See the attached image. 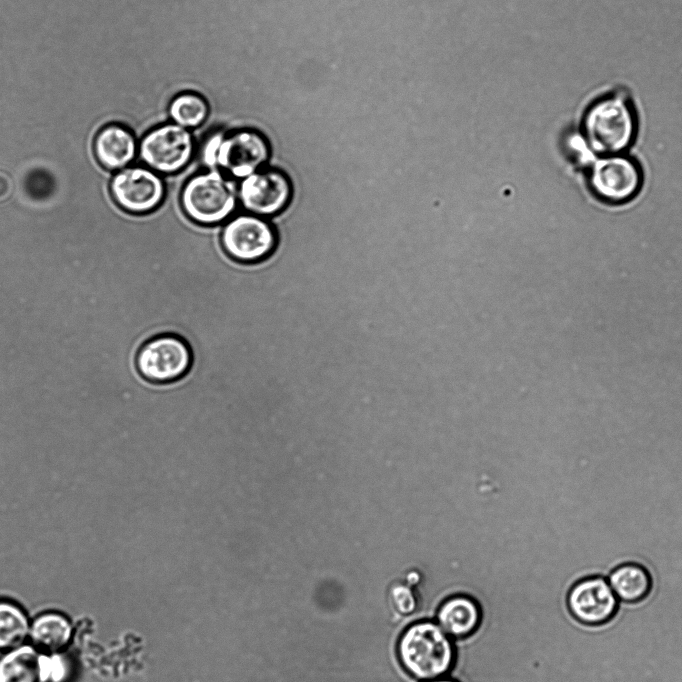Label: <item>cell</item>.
Returning <instances> with one entry per match:
<instances>
[{
    "instance_id": "2",
    "label": "cell",
    "mask_w": 682,
    "mask_h": 682,
    "mask_svg": "<svg viewBox=\"0 0 682 682\" xmlns=\"http://www.w3.org/2000/svg\"><path fill=\"white\" fill-rule=\"evenodd\" d=\"M180 206L192 222L218 226L237 210L238 181L219 169H204L188 176L180 190Z\"/></svg>"
},
{
    "instance_id": "9",
    "label": "cell",
    "mask_w": 682,
    "mask_h": 682,
    "mask_svg": "<svg viewBox=\"0 0 682 682\" xmlns=\"http://www.w3.org/2000/svg\"><path fill=\"white\" fill-rule=\"evenodd\" d=\"M293 195L289 176L268 165L238 181L239 206L246 213L272 219L290 204Z\"/></svg>"
},
{
    "instance_id": "6",
    "label": "cell",
    "mask_w": 682,
    "mask_h": 682,
    "mask_svg": "<svg viewBox=\"0 0 682 682\" xmlns=\"http://www.w3.org/2000/svg\"><path fill=\"white\" fill-rule=\"evenodd\" d=\"M195 151L191 130L171 121L152 128L138 144L140 162L162 176L184 171L190 166Z\"/></svg>"
},
{
    "instance_id": "4",
    "label": "cell",
    "mask_w": 682,
    "mask_h": 682,
    "mask_svg": "<svg viewBox=\"0 0 682 682\" xmlns=\"http://www.w3.org/2000/svg\"><path fill=\"white\" fill-rule=\"evenodd\" d=\"M636 119L630 104L620 96L593 103L582 120V137L601 156L623 154L636 135Z\"/></svg>"
},
{
    "instance_id": "12",
    "label": "cell",
    "mask_w": 682,
    "mask_h": 682,
    "mask_svg": "<svg viewBox=\"0 0 682 682\" xmlns=\"http://www.w3.org/2000/svg\"><path fill=\"white\" fill-rule=\"evenodd\" d=\"M0 682H52V653L29 645L0 658Z\"/></svg>"
},
{
    "instance_id": "15",
    "label": "cell",
    "mask_w": 682,
    "mask_h": 682,
    "mask_svg": "<svg viewBox=\"0 0 682 682\" xmlns=\"http://www.w3.org/2000/svg\"><path fill=\"white\" fill-rule=\"evenodd\" d=\"M607 580L618 601L626 604L644 601L653 589L650 571L638 562L619 564L610 572Z\"/></svg>"
},
{
    "instance_id": "11",
    "label": "cell",
    "mask_w": 682,
    "mask_h": 682,
    "mask_svg": "<svg viewBox=\"0 0 682 682\" xmlns=\"http://www.w3.org/2000/svg\"><path fill=\"white\" fill-rule=\"evenodd\" d=\"M566 603L570 615L589 627L608 624L619 609V601L608 580L598 575L576 581L568 591Z\"/></svg>"
},
{
    "instance_id": "13",
    "label": "cell",
    "mask_w": 682,
    "mask_h": 682,
    "mask_svg": "<svg viewBox=\"0 0 682 682\" xmlns=\"http://www.w3.org/2000/svg\"><path fill=\"white\" fill-rule=\"evenodd\" d=\"M138 144L134 134L125 126L112 123L104 126L94 140V153L105 169L121 170L135 159Z\"/></svg>"
},
{
    "instance_id": "8",
    "label": "cell",
    "mask_w": 682,
    "mask_h": 682,
    "mask_svg": "<svg viewBox=\"0 0 682 682\" xmlns=\"http://www.w3.org/2000/svg\"><path fill=\"white\" fill-rule=\"evenodd\" d=\"M587 182L595 198L606 204L621 205L639 194L643 174L638 162L631 157L605 155L591 162Z\"/></svg>"
},
{
    "instance_id": "1",
    "label": "cell",
    "mask_w": 682,
    "mask_h": 682,
    "mask_svg": "<svg viewBox=\"0 0 682 682\" xmlns=\"http://www.w3.org/2000/svg\"><path fill=\"white\" fill-rule=\"evenodd\" d=\"M397 656L407 674L420 681L442 678L455 663L452 638L433 621L409 625L397 642Z\"/></svg>"
},
{
    "instance_id": "17",
    "label": "cell",
    "mask_w": 682,
    "mask_h": 682,
    "mask_svg": "<svg viewBox=\"0 0 682 682\" xmlns=\"http://www.w3.org/2000/svg\"><path fill=\"white\" fill-rule=\"evenodd\" d=\"M170 121L189 130L200 127L209 115V106L203 96L195 92L176 95L168 106Z\"/></svg>"
},
{
    "instance_id": "5",
    "label": "cell",
    "mask_w": 682,
    "mask_h": 682,
    "mask_svg": "<svg viewBox=\"0 0 682 682\" xmlns=\"http://www.w3.org/2000/svg\"><path fill=\"white\" fill-rule=\"evenodd\" d=\"M190 342L180 334L165 332L149 337L137 349V374L154 385L171 384L184 378L193 366Z\"/></svg>"
},
{
    "instance_id": "10",
    "label": "cell",
    "mask_w": 682,
    "mask_h": 682,
    "mask_svg": "<svg viewBox=\"0 0 682 682\" xmlns=\"http://www.w3.org/2000/svg\"><path fill=\"white\" fill-rule=\"evenodd\" d=\"M116 204L132 215H145L158 209L166 196L164 176L144 165L119 170L110 183Z\"/></svg>"
},
{
    "instance_id": "3",
    "label": "cell",
    "mask_w": 682,
    "mask_h": 682,
    "mask_svg": "<svg viewBox=\"0 0 682 682\" xmlns=\"http://www.w3.org/2000/svg\"><path fill=\"white\" fill-rule=\"evenodd\" d=\"M271 153L265 135L255 129L242 128L207 138L201 148L200 162L205 169H219L239 181L268 166Z\"/></svg>"
},
{
    "instance_id": "14",
    "label": "cell",
    "mask_w": 682,
    "mask_h": 682,
    "mask_svg": "<svg viewBox=\"0 0 682 682\" xmlns=\"http://www.w3.org/2000/svg\"><path fill=\"white\" fill-rule=\"evenodd\" d=\"M481 618L477 601L464 594L450 596L441 603L437 611V623L455 639H463L475 633Z\"/></svg>"
},
{
    "instance_id": "20",
    "label": "cell",
    "mask_w": 682,
    "mask_h": 682,
    "mask_svg": "<svg viewBox=\"0 0 682 682\" xmlns=\"http://www.w3.org/2000/svg\"><path fill=\"white\" fill-rule=\"evenodd\" d=\"M424 682H456V681L442 677V678H437V679L428 680V681H424Z\"/></svg>"
},
{
    "instance_id": "18",
    "label": "cell",
    "mask_w": 682,
    "mask_h": 682,
    "mask_svg": "<svg viewBox=\"0 0 682 682\" xmlns=\"http://www.w3.org/2000/svg\"><path fill=\"white\" fill-rule=\"evenodd\" d=\"M29 633L28 618L16 604L0 600V650L22 645Z\"/></svg>"
},
{
    "instance_id": "19",
    "label": "cell",
    "mask_w": 682,
    "mask_h": 682,
    "mask_svg": "<svg viewBox=\"0 0 682 682\" xmlns=\"http://www.w3.org/2000/svg\"><path fill=\"white\" fill-rule=\"evenodd\" d=\"M389 596L394 609L400 614L408 615L417 609V597L408 584L398 583L393 585Z\"/></svg>"
},
{
    "instance_id": "16",
    "label": "cell",
    "mask_w": 682,
    "mask_h": 682,
    "mask_svg": "<svg viewBox=\"0 0 682 682\" xmlns=\"http://www.w3.org/2000/svg\"><path fill=\"white\" fill-rule=\"evenodd\" d=\"M30 636L39 650L45 653H58L69 644L72 625L62 614L44 613L33 621Z\"/></svg>"
},
{
    "instance_id": "7",
    "label": "cell",
    "mask_w": 682,
    "mask_h": 682,
    "mask_svg": "<svg viewBox=\"0 0 682 682\" xmlns=\"http://www.w3.org/2000/svg\"><path fill=\"white\" fill-rule=\"evenodd\" d=\"M277 242V231L270 219L243 212L221 225L222 249L240 263L251 264L268 258Z\"/></svg>"
}]
</instances>
